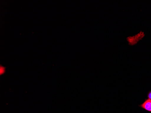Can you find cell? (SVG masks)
Returning <instances> with one entry per match:
<instances>
[{
  "instance_id": "obj_1",
  "label": "cell",
  "mask_w": 151,
  "mask_h": 113,
  "mask_svg": "<svg viewBox=\"0 0 151 113\" xmlns=\"http://www.w3.org/2000/svg\"><path fill=\"white\" fill-rule=\"evenodd\" d=\"M141 107L145 110L151 112V100L148 99L141 105Z\"/></svg>"
},
{
  "instance_id": "obj_2",
  "label": "cell",
  "mask_w": 151,
  "mask_h": 113,
  "mask_svg": "<svg viewBox=\"0 0 151 113\" xmlns=\"http://www.w3.org/2000/svg\"><path fill=\"white\" fill-rule=\"evenodd\" d=\"M148 97L149 99H150V100H151V91L150 92V93H149V94H148Z\"/></svg>"
}]
</instances>
